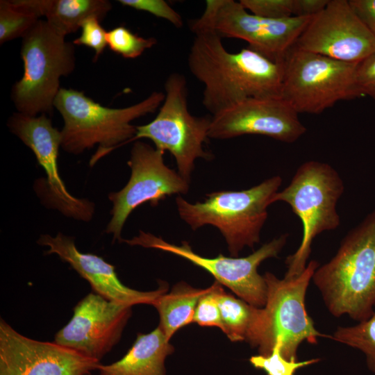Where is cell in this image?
Instances as JSON below:
<instances>
[{
	"label": "cell",
	"mask_w": 375,
	"mask_h": 375,
	"mask_svg": "<svg viewBox=\"0 0 375 375\" xmlns=\"http://www.w3.org/2000/svg\"><path fill=\"white\" fill-rule=\"evenodd\" d=\"M193 33L188 66L203 85L202 104L212 116L247 99L282 98L283 63L249 47L229 52L212 30Z\"/></svg>",
	"instance_id": "cell-1"
},
{
	"label": "cell",
	"mask_w": 375,
	"mask_h": 375,
	"mask_svg": "<svg viewBox=\"0 0 375 375\" xmlns=\"http://www.w3.org/2000/svg\"><path fill=\"white\" fill-rule=\"evenodd\" d=\"M312 281L334 317L347 315L360 322L371 316L375 306V210L348 232Z\"/></svg>",
	"instance_id": "cell-2"
},
{
	"label": "cell",
	"mask_w": 375,
	"mask_h": 375,
	"mask_svg": "<svg viewBox=\"0 0 375 375\" xmlns=\"http://www.w3.org/2000/svg\"><path fill=\"white\" fill-rule=\"evenodd\" d=\"M165 99L162 92H152L132 106L112 108L101 106L82 91L60 88L54 108L63 119L61 147L72 154H80L98 144L90 165L115 148L129 142L136 134L131 122L153 113Z\"/></svg>",
	"instance_id": "cell-3"
},
{
	"label": "cell",
	"mask_w": 375,
	"mask_h": 375,
	"mask_svg": "<svg viewBox=\"0 0 375 375\" xmlns=\"http://www.w3.org/2000/svg\"><path fill=\"white\" fill-rule=\"evenodd\" d=\"M281 183V177L276 175L249 189L212 192L203 202L194 203L178 196L176 208L180 217L194 231L206 225L217 228L231 256L238 257L244 247L253 248L260 242L267 208Z\"/></svg>",
	"instance_id": "cell-4"
},
{
	"label": "cell",
	"mask_w": 375,
	"mask_h": 375,
	"mask_svg": "<svg viewBox=\"0 0 375 375\" xmlns=\"http://www.w3.org/2000/svg\"><path fill=\"white\" fill-rule=\"evenodd\" d=\"M344 190V182L332 166L309 160L301 164L288 185L274 196L272 203H287L303 226L299 247L286 258L284 278H292L302 273L307 266L313 240L320 233L340 226L336 206Z\"/></svg>",
	"instance_id": "cell-5"
},
{
	"label": "cell",
	"mask_w": 375,
	"mask_h": 375,
	"mask_svg": "<svg viewBox=\"0 0 375 375\" xmlns=\"http://www.w3.org/2000/svg\"><path fill=\"white\" fill-rule=\"evenodd\" d=\"M20 54L24 74L11 91L18 112L51 115L60 90V78L75 69L73 43L65 40L46 20L38 22L22 37Z\"/></svg>",
	"instance_id": "cell-6"
},
{
	"label": "cell",
	"mask_w": 375,
	"mask_h": 375,
	"mask_svg": "<svg viewBox=\"0 0 375 375\" xmlns=\"http://www.w3.org/2000/svg\"><path fill=\"white\" fill-rule=\"evenodd\" d=\"M319 266V262L312 260L302 273L292 278L280 279L269 272L263 275L267 292L256 346L258 354L269 355L280 340L283 356L297 361V350L303 342L315 344L318 338H330L315 328L306 308V291Z\"/></svg>",
	"instance_id": "cell-7"
},
{
	"label": "cell",
	"mask_w": 375,
	"mask_h": 375,
	"mask_svg": "<svg viewBox=\"0 0 375 375\" xmlns=\"http://www.w3.org/2000/svg\"><path fill=\"white\" fill-rule=\"evenodd\" d=\"M164 88L165 99L158 115L149 123L136 126V134L131 142L147 138L157 149L169 151L178 174L190 182L195 160L212 158L203 147L209 138L211 117H196L190 112L188 84L183 74H169Z\"/></svg>",
	"instance_id": "cell-8"
},
{
	"label": "cell",
	"mask_w": 375,
	"mask_h": 375,
	"mask_svg": "<svg viewBox=\"0 0 375 375\" xmlns=\"http://www.w3.org/2000/svg\"><path fill=\"white\" fill-rule=\"evenodd\" d=\"M356 66L293 47L283 62L281 97L298 114H319L339 101L360 97Z\"/></svg>",
	"instance_id": "cell-9"
},
{
	"label": "cell",
	"mask_w": 375,
	"mask_h": 375,
	"mask_svg": "<svg viewBox=\"0 0 375 375\" xmlns=\"http://www.w3.org/2000/svg\"><path fill=\"white\" fill-rule=\"evenodd\" d=\"M312 17L269 19L249 12L240 1L207 0L203 14L190 22V28L192 33L208 29L222 38L243 40L249 48L283 63Z\"/></svg>",
	"instance_id": "cell-10"
},
{
	"label": "cell",
	"mask_w": 375,
	"mask_h": 375,
	"mask_svg": "<svg viewBox=\"0 0 375 375\" xmlns=\"http://www.w3.org/2000/svg\"><path fill=\"white\" fill-rule=\"evenodd\" d=\"M288 236L286 233L275 238L242 258L226 257L222 253L215 258L203 257L195 253L188 242L176 245L144 231L123 241L130 245L156 249L181 257L210 273L216 281L231 290L241 299L255 307L263 308L267 288L263 276L258 272V267L264 260L278 256Z\"/></svg>",
	"instance_id": "cell-11"
},
{
	"label": "cell",
	"mask_w": 375,
	"mask_h": 375,
	"mask_svg": "<svg viewBox=\"0 0 375 375\" xmlns=\"http://www.w3.org/2000/svg\"><path fill=\"white\" fill-rule=\"evenodd\" d=\"M164 153L143 142L133 144L128 161L130 178L121 190L108 195L112 208L106 232L112 235L113 242L123 241L122 228L138 206L147 202L156 206L169 196L188 192L190 182L165 165Z\"/></svg>",
	"instance_id": "cell-12"
},
{
	"label": "cell",
	"mask_w": 375,
	"mask_h": 375,
	"mask_svg": "<svg viewBox=\"0 0 375 375\" xmlns=\"http://www.w3.org/2000/svg\"><path fill=\"white\" fill-rule=\"evenodd\" d=\"M294 47L331 58L358 63L375 51V37L347 0H329L313 16Z\"/></svg>",
	"instance_id": "cell-13"
},
{
	"label": "cell",
	"mask_w": 375,
	"mask_h": 375,
	"mask_svg": "<svg viewBox=\"0 0 375 375\" xmlns=\"http://www.w3.org/2000/svg\"><path fill=\"white\" fill-rule=\"evenodd\" d=\"M132 306L90 292L75 306L71 319L56 333L53 342L100 361L120 340Z\"/></svg>",
	"instance_id": "cell-14"
},
{
	"label": "cell",
	"mask_w": 375,
	"mask_h": 375,
	"mask_svg": "<svg viewBox=\"0 0 375 375\" xmlns=\"http://www.w3.org/2000/svg\"><path fill=\"white\" fill-rule=\"evenodd\" d=\"M100 365L55 342L23 335L0 319V375H85Z\"/></svg>",
	"instance_id": "cell-15"
},
{
	"label": "cell",
	"mask_w": 375,
	"mask_h": 375,
	"mask_svg": "<svg viewBox=\"0 0 375 375\" xmlns=\"http://www.w3.org/2000/svg\"><path fill=\"white\" fill-rule=\"evenodd\" d=\"M8 126L32 150L45 172L48 203L65 216L90 221L94 214V204L71 194L59 174L58 157L61 133L53 126L51 119L44 114L31 116L17 112L10 117Z\"/></svg>",
	"instance_id": "cell-16"
},
{
	"label": "cell",
	"mask_w": 375,
	"mask_h": 375,
	"mask_svg": "<svg viewBox=\"0 0 375 375\" xmlns=\"http://www.w3.org/2000/svg\"><path fill=\"white\" fill-rule=\"evenodd\" d=\"M306 132L298 113L283 98L249 99L212 116L208 138L253 134L293 143Z\"/></svg>",
	"instance_id": "cell-17"
},
{
	"label": "cell",
	"mask_w": 375,
	"mask_h": 375,
	"mask_svg": "<svg viewBox=\"0 0 375 375\" xmlns=\"http://www.w3.org/2000/svg\"><path fill=\"white\" fill-rule=\"evenodd\" d=\"M38 243L49 249L47 254H56L69 265L91 285L93 291L104 298L131 306L149 304L160 295L166 293L165 283L153 291H139L124 285L119 279L115 266L95 254L81 252L74 239L61 233L52 237L42 235Z\"/></svg>",
	"instance_id": "cell-18"
},
{
	"label": "cell",
	"mask_w": 375,
	"mask_h": 375,
	"mask_svg": "<svg viewBox=\"0 0 375 375\" xmlns=\"http://www.w3.org/2000/svg\"><path fill=\"white\" fill-rule=\"evenodd\" d=\"M174 351L158 326L147 334L138 333L126 354L109 365H100L99 375H167L165 360Z\"/></svg>",
	"instance_id": "cell-19"
},
{
	"label": "cell",
	"mask_w": 375,
	"mask_h": 375,
	"mask_svg": "<svg viewBox=\"0 0 375 375\" xmlns=\"http://www.w3.org/2000/svg\"><path fill=\"white\" fill-rule=\"evenodd\" d=\"M13 3L38 18L44 16L58 33L66 36L77 31L83 22L96 16L101 21L111 10L107 0H12Z\"/></svg>",
	"instance_id": "cell-20"
},
{
	"label": "cell",
	"mask_w": 375,
	"mask_h": 375,
	"mask_svg": "<svg viewBox=\"0 0 375 375\" xmlns=\"http://www.w3.org/2000/svg\"><path fill=\"white\" fill-rule=\"evenodd\" d=\"M218 300L223 333L232 342L246 341L256 347L262 321V308L255 307L225 292L222 285L218 290Z\"/></svg>",
	"instance_id": "cell-21"
},
{
	"label": "cell",
	"mask_w": 375,
	"mask_h": 375,
	"mask_svg": "<svg viewBox=\"0 0 375 375\" xmlns=\"http://www.w3.org/2000/svg\"><path fill=\"white\" fill-rule=\"evenodd\" d=\"M208 288L197 289L184 282L174 286L168 294L164 293L151 303L160 316L159 326L167 339H170L180 328L193 322L199 299Z\"/></svg>",
	"instance_id": "cell-22"
},
{
	"label": "cell",
	"mask_w": 375,
	"mask_h": 375,
	"mask_svg": "<svg viewBox=\"0 0 375 375\" xmlns=\"http://www.w3.org/2000/svg\"><path fill=\"white\" fill-rule=\"evenodd\" d=\"M330 338L362 352L368 369L375 374V306L368 319L354 326H338Z\"/></svg>",
	"instance_id": "cell-23"
},
{
	"label": "cell",
	"mask_w": 375,
	"mask_h": 375,
	"mask_svg": "<svg viewBox=\"0 0 375 375\" xmlns=\"http://www.w3.org/2000/svg\"><path fill=\"white\" fill-rule=\"evenodd\" d=\"M38 20L35 15L17 6L12 0H1L0 44L22 38Z\"/></svg>",
	"instance_id": "cell-24"
},
{
	"label": "cell",
	"mask_w": 375,
	"mask_h": 375,
	"mask_svg": "<svg viewBox=\"0 0 375 375\" xmlns=\"http://www.w3.org/2000/svg\"><path fill=\"white\" fill-rule=\"evenodd\" d=\"M109 48L125 58H136L156 44L154 38H144L124 26H118L107 32Z\"/></svg>",
	"instance_id": "cell-25"
},
{
	"label": "cell",
	"mask_w": 375,
	"mask_h": 375,
	"mask_svg": "<svg viewBox=\"0 0 375 375\" xmlns=\"http://www.w3.org/2000/svg\"><path fill=\"white\" fill-rule=\"evenodd\" d=\"M282 342L278 340L269 355L252 356L250 363L256 369L264 370L267 375H294L297 370L317 363L319 358L303 361L288 360L281 353Z\"/></svg>",
	"instance_id": "cell-26"
},
{
	"label": "cell",
	"mask_w": 375,
	"mask_h": 375,
	"mask_svg": "<svg viewBox=\"0 0 375 375\" xmlns=\"http://www.w3.org/2000/svg\"><path fill=\"white\" fill-rule=\"evenodd\" d=\"M222 285L215 281L199 299L196 307L193 322L201 326L217 327L221 329V314L218 290Z\"/></svg>",
	"instance_id": "cell-27"
},
{
	"label": "cell",
	"mask_w": 375,
	"mask_h": 375,
	"mask_svg": "<svg viewBox=\"0 0 375 375\" xmlns=\"http://www.w3.org/2000/svg\"><path fill=\"white\" fill-rule=\"evenodd\" d=\"M240 3L251 13L269 19L295 17V0H241Z\"/></svg>",
	"instance_id": "cell-28"
},
{
	"label": "cell",
	"mask_w": 375,
	"mask_h": 375,
	"mask_svg": "<svg viewBox=\"0 0 375 375\" xmlns=\"http://www.w3.org/2000/svg\"><path fill=\"white\" fill-rule=\"evenodd\" d=\"M101 22V19L96 16H91L85 19L81 26V35L72 42L76 45H84L92 49L95 52V60L98 59L108 45V31L102 27Z\"/></svg>",
	"instance_id": "cell-29"
},
{
	"label": "cell",
	"mask_w": 375,
	"mask_h": 375,
	"mask_svg": "<svg viewBox=\"0 0 375 375\" xmlns=\"http://www.w3.org/2000/svg\"><path fill=\"white\" fill-rule=\"evenodd\" d=\"M124 6L145 11L153 15L167 20L176 28L183 26V20L178 12L163 0H119Z\"/></svg>",
	"instance_id": "cell-30"
},
{
	"label": "cell",
	"mask_w": 375,
	"mask_h": 375,
	"mask_svg": "<svg viewBox=\"0 0 375 375\" xmlns=\"http://www.w3.org/2000/svg\"><path fill=\"white\" fill-rule=\"evenodd\" d=\"M356 80L361 97L375 101V51L357 63Z\"/></svg>",
	"instance_id": "cell-31"
},
{
	"label": "cell",
	"mask_w": 375,
	"mask_h": 375,
	"mask_svg": "<svg viewBox=\"0 0 375 375\" xmlns=\"http://www.w3.org/2000/svg\"><path fill=\"white\" fill-rule=\"evenodd\" d=\"M349 5L375 37V0H349Z\"/></svg>",
	"instance_id": "cell-32"
},
{
	"label": "cell",
	"mask_w": 375,
	"mask_h": 375,
	"mask_svg": "<svg viewBox=\"0 0 375 375\" xmlns=\"http://www.w3.org/2000/svg\"><path fill=\"white\" fill-rule=\"evenodd\" d=\"M329 0H295V17H313L320 12Z\"/></svg>",
	"instance_id": "cell-33"
},
{
	"label": "cell",
	"mask_w": 375,
	"mask_h": 375,
	"mask_svg": "<svg viewBox=\"0 0 375 375\" xmlns=\"http://www.w3.org/2000/svg\"><path fill=\"white\" fill-rule=\"evenodd\" d=\"M85 375H93V374H92V373L90 372V373H88V374H87Z\"/></svg>",
	"instance_id": "cell-34"
}]
</instances>
